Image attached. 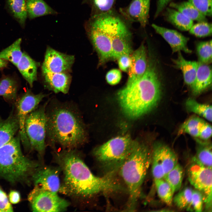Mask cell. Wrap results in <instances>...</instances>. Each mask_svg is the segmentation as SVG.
Listing matches in <instances>:
<instances>
[{"instance_id": "6da1fadb", "label": "cell", "mask_w": 212, "mask_h": 212, "mask_svg": "<svg viewBox=\"0 0 212 212\" xmlns=\"http://www.w3.org/2000/svg\"><path fill=\"white\" fill-rule=\"evenodd\" d=\"M55 156L63 174L60 193L83 200L100 193L116 191L121 189L111 174L102 177L93 174L74 150L62 151L57 153Z\"/></svg>"}, {"instance_id": "7a4b0ae2", "label": "cell", "mask_w": 212, "mask_h": 212, "mask_svg": "<svg viewBox=\"0 0 212 212\" xmlns=\"http://www.w3.org/2000/svg\"><path fill=\"white\" fill-rule=\"evenodd\" d=\"M161 94V82L156 67L153 61H150L143 76L135 82L120 90L117 97L125 115L135 118L154 108Z\"/></svg>"}, {"instance_id": "3957f363", "label": "cell", "mask_w": 212, "mask_h": 212, "mask_svg": "<svg viewBox=\"0 0 212 212\" xmlns=\"http://www.w3.org/2000/svg\"><path fill=\"white\" fill-rule=\"evenodd\" d=\"M46 136L52 145L73 149L85 143L87 132L80 114L67 105L56 104L46 110Z\"/></svg>"}, {"instance_id": "277c9868", "label": "cell", "mask_w": 212, "mask_h": 212, "mask_svg": "<svg viewBox=\"0 0 212 212\" xmlns=\"http://www.w3.org/2000/svg\"><path fill=\"white\" fill-rule=\"evenodd\" d=\"M19 134L0 148V177L12 183L26 181L40 165L24 155Z\"/></svg>"}, {"instance_id": "5b68a950", "label": "cell", "mask_w": 212, "mask_h": 212, "mask_svg": "<svg viewBox=\"0 0 212 212\" xmlns=\"http://www.w3.org/2000/svg\"><path fill=\"white\" fill-rule=\"evenodd\" d=\"M152 155L145 145L138 143L119 169L129 194L130 209L134 207L152 161Z\"/></svg>"}, {"instance_id": "8992f818", "label": "cell", "mask_w": 212, "mask_h": 212, "mask_svg": "<svg viewBox=\"0 0 212 212\" xmlns=\"http://www.w3.org/2000/svg\"><path fill=\"white\" fill-rule=\"evenodd\" d=\"M138 143L127 135L118 136L95 148L93 154L103 168L112 173L119 169Z\"/></svg>"}, {"instance_id": "52a82bcc", "label": "cell", "mask_w": 212, "mask_h": 212, "mask_svg": "<svg viewBox=\"0 0 212 212\" xmlns=\"http://www.w3.org/2000/svg\"><path fill=\"white\" fill-rule=\"evenodd\" d=\"M48 102L35 109L27 116L25 123V132L30 148L42 157L46 148V110Z\"/></svg>"}, {"instance_id": "ba28073f", "label": "cell", "mask_w": 212, "mask_h": 212, "mask_svg": "<svg viewBox=\"0 0 212 212\" xmlns=\"http://www.w3.org/2000/svg\"><path fill=\"white\" fill-rule=\"evenodd\" d=\"M57 193L35 186L28 197L32 211L58 212L66 210L69 203Z\"/></svg>"}, {"instance_id": "9c48e42d", "label": "cell", "mask_w": 212, "mask_h": 212, "mask_svg": "<svg viewBox=\"0 0 212 212\" xmlns=\"http://www.w3.org/2000/svg\"><path fill=\"white\" fill-rule=\"evenodd\" d=\"M87 31L101 61L104 62L112 58L111 36L105 30L99 15L92 16L87 25Z\"/></svg>"}, {"instance_id": "30bf717a", "label": "cell", "mask_w": 212, "mask_h": 212, "mask_svg": "<svg viewBox=\"0 0 212 212\" xmlns=\"http://www.w3.org/2000/svg\"><path fill=\"white\" fill-rule=\"evenodd\" d=\"M188 177L191 184L203 194L206 208H211L212 168L193 162L189 168Z\"/></svg>"}, {"instance_id": "8fae6325", "label": "cell", "mask_w": 212, "mask_h": 212, "mask_svg": "<svg viewBox=\"0 0 212 212\" xmlns=\"http://www.w3.org/2000/svg\"><path fill=\"white\" fill-rule=\"evenodd\" d=\"M46 96L42 93L34 94L28 91L17 102L16 115L19 125V134L21 142L26 149L30 148V146L25 131L26 118L29 113L36 108Z\"/></svg>"}, {"instance_id": "7c38bea8", "label": "cell", "mask_w": 212, "mask_h": 212, "mask_svg": "<svg viewBox=\"0 0 212 212\" xmlns=\"http://www.w3.org/2000/svg\"><path fill=\"white\" fill-rule=\"evenodd\" d=\"M60 171L59 168L39 166L32 176L35 186L55 193L59 192L61 184Z\"/></svg>"}, {"instance_id": "4fadbf2b", "label": "cell", "mask_w": 212, "mask_h": 212, "mask_svg": "<svg viewBox=\"0 0 212 212\" xmlns=\"http://www.w3.org/2000/svg\"><path fill=\"white\" fill-rule=\"evenodd\" d=\"M150 0H132L127 7L120 8V14L129 23H138L145 27L148 22Z\"/></svg>"}, {"instance_id": "5bb4252c", "label": "cell", "mask_w": 212, "mask_h": 212, "mask_svg": "<svg viewBox=\"0 0 212 212\" xmlns=\"http://www.w3.org/2000/svg\"><path fill=\"white\" fill-rule=\"evenodd\" d=\"M74 61L73 56L62 53L48 47L42 67L53 72H68Z\"/></svg>"}, {"instance_id": "9a60e30c", "label": "cell", "mask_w": 212, "mask_h": 212, "mask_svg": "<svg viewBox=\"0 0 212 212\" xmlns=\"http://www.w3.org/2000/svg\"><path fill=\"white\" fill-rule=\"evenodd\" d=\"M155 31L161 35L170 45L173 53L183 51L190 53L192 51L187 46L189 38L178 31L153 24Z\"/></svg>"}, {"instance_id": "2e32d148", "label": "cell", "mask_w": 212, "mask_h": 212, "mask_svg": "<svg viewBox=\"0 0 212 212\" xmlns=\"http://www.w3.org/2000/svg\"><path fill=\"white\" fill-rule=\"evenodd\" d=\"M128 24L124 25L116 34L110 35L111 38L112 58L118 59L121 56L129 54L132 52L130 45L131 34Z\"/></svg>"}, {"instance_id": "e0dca14e", "label": "cell", "mask_w": 212, "mask_h": 212, "mask_svg": "<svg viewBox=\"0 0 212 212\" xmlns=\"http://www.w3.org/2000/svg\"><path fill=\"white\" fill-rule=\"evenodd\" d=\"M147 64L146 49L144 45L142 44L131 57L128 78L126 86L130 85L139 80L145 73Z\"/></svg>"}, {"instance_id": "ac0fdd59", "label": "cell", "mask_w": 212, "mask_h": 212, "mask_svg": "<svg viewBox=\"0 0 212 212\" xmlns=\"http://www.w3.org/2000/svg\"><path fill=\"white\" fill-rule=\"evenodd\" d=\"M42 69L45 83L48 89L55 93L68 92L71 78L68 72H53L42 67Z\"/></svg>"}, {"instance_id": "d6986e66", "label": "cell", "mask_w": 212, "mask_h": 212, "mask_svg": "<svg viewBox=\"0 0 212 212\" xmlns=\"http://www.w3.org/2000/svg\"><path fill=\"white\" fill-rule=\"evenodd\" d=\"M198 65L194 82L191 87L193 94L198 95L211 85L212 70L208 64L198 62Z\"/></svg>"}, {"instance_id": "ffe728a7", "label": "cell", "mask_w": 212, "mask_h": 212, "mask_svg": "<svg viewBox=\"0 0 212 212\" xmlns=\"http://www.w3.org/2000/svg\"><path fill=\"white\" fill-rule=\"evenodd\" d=\"M19 130L16 113L12 112L5 119L0 118V148L11 139Z\"/></svg>"}, {"instance_id": "44dd1931", "label": "cell", "mask_w": 212, "mask_h": 212, "mask_svg": "<svg viewBox=\"0 0 212 212\" xmlns=\"http://www.w3.org/2000/svg\"><path fill=\"white\" fill-rule=\"evenodd\" d=\"M181 52H178L177 58L173 59V61L175 66L181 70L185 83L191 87L195 78L198 62L186 60Z\"/></svg>"}, {"instance_id": "7402d4cb", "label": "cell", "mask_w": 212, "mask_h": 212, "mask_svg": "<svg viewBox=\"0 0 212 212\" xmlns=\"http://www.w3.org/2000/svg\"><path fill=\"white\" fill-rule=\"evenodd\" d=\"M38 64L25 52L16 66L24 78L32 87L34 82L37 80Z\"/></svg>"}, {"instance_id": "603a6c76", "label": "cell", "mask_w": 212, "mask_h": 212, "mask_svg": "<svg viewBox=\"0 0 212 212\" xmlns=\"http://www.w3.org/2000/svg\"><path fill=\"white\" fill-rule=\"evenodd\" d=\"M157 153L165 174L178 163V158L175 152L168 146L162 144H157L154 148Z\"/></svg>"}, {"instance_id": "cb8c5ba5", "label": "cell", "mask_w": 212, "mask_h": 212, "mask_svg": "<svg viewBox=\"0 0 212 212\" xmlns=\"http://www.w3.org/2000/svg\"><path fill=\"white\" fill-rule=\"evenodd\" d=\"M197 143L196 153L193 158V162L201 165L212 168V145L208 140L196 138Z\"/></svg>"}, {"instance_id": "d4e9b609", "label": "cell", "mask_w": 212, "mask_h": 212, "mask_svg": "<svg viewBox=\"0 0 212 212\" xmlns=\"http://www.w3.org/2000/svg\"><path fill=\"white\" fill-rule=\"evenodd\" d=\"M27 15L31 19L57 14L43 0H26Z\"/></svg>"}, {"instance_id": "484cf974", "label": "cell", "mask_w": 212, "mask_h": 212, "mask_svg": "<svg viewBox=\"0 0 212 212\" xmlns=\"http://www.w3.org/2000/svg\"><path fill=\"white\" fill-rule=\"evenodd\" d=\"M167 20L178 29L189 30L193 25V21L175 9L167 8L165 13Z\"/></svg>"}, {"instance_id": "4316f807", "label": "cell", "mask_w": 212, "mask_h": 212, "mask_svg": "<svg viewBox=\"0 0 212 212\" xmlns=\"http://www.w3.org/2000/svg\"><path fill=\"white\" fill-rule=\"evenodd\" d=\"M169 6L180 11L188 18L199 22L206 21V16L188 1L171 2Z\"/></svg>"}, {"instance_id": "83f0119b", "label": "cell", "mask_w": 212, "mask_h": 212, "mask_svg": "<svg viewBox=\"0 0 212 212\" xmlns=\"http://www.w3.org/2000/svg\"><path fill=\"white\" fill-rule=\"evenodd\" d=\"M205 122L199 116L192 115L181 125L178 134L179 135L186 133L196 138H198L200 129Z\"/></svg>"}, {"instance_id": "f1b7e54d", "label": "cell", "mask_w": 212, "mask_h": 212, "mask_svg": "<svg viewBox=\"0 0 212 212\" xmlns=\"http://www.w3.org/2000/svg\"><path fill=\"white\" fill-rule=\"evenodd\" d=\"M186 106L189 112H193L209 122L212 121V106L200 103L193 99L188 98L186 101Z\"/></svg>"}, {"instance_id": "f546056e", "label": "cell", "mask_w": 212, "mask_h": 212, "mask_svg": "<svg viewBox=\"0 0 212 212\" xmlns=\"http://www.w3.org/2000/svg\"><path fill=\"white\" fill-rule=\"evenodd\" d=\"M21 39H18L0 52V59L10 61L16 66L23 54L21 48Z\"/></svg>"}, {"instance_id": "4dcf8cb0", "label": "cell", "mask_w": 212, "mask_h": 212, "mask_svg": "<svg viewBox=\"0 0 212 212\" xmlns=\"http://www.w3.org/2000/svg\"><path fill=\"white\" fill-rule=\"evenodd\" d=\"M183 177V170L179 163L165 175L163 179L169 185L173 193L181 188Z\"/></svg>"}, {"instance_id": "1f68e13d", "label": "cell", "mask_w": 212, "mask_h": 212, "mask_svg": "<svg viewBox=\"0 0 212 212\" xmlns=\"http://www.w3.org/2000/svg\"><path fill=\"white\" fill-rule=\"evenodd\" d=\"M17 85L16 82L12 79L6 77L0 81V96L5 99L14 101L17 97Z\"/></svg>"}, {"instance_id": "d6a6232c", "label": "cell", "mask_w": 212, "mask_h": 212, "mask_svg": "<svg viewBox=\"0 0 212 212\" xmlns=\"http://www.w3.org/2000/svg\"><path fill=\"white\" fill-rule=\"evenodd\" d=\"M10 9L19 24L24 26L27 16L26 0H7Z\"/></svg>"}, {"instance_id": "836d02e7", "label": "cell", "mask_w": 212, "mask_h": 212, "mask_svg": "<svg viewBox=\"0 0 212 212\" xmlns=\"http://www.w3.org/2000/svg\"><path fill=\"white\" fill-rule=\"evenodd\" d=\"M154 180L158 196L167 205H171L174 193L170 186L163 179Z\"/></svg>"}, {"instance_id": "e575fe53", "label": "cell", "mask_w": 212, "mask_h": 212, "mask_svg": "<svg viewBox=\"0 0 212 212\" xmlns=\"http://www.w3.org/2000/svg\"><path fill=\"white\" fill-rule=\"evenodd\" d=\"M196 48L198 62L206 64L211 62V40L198 42L196 44Z\"/></svg>"}, {"instance_id": "d590c367", "label": "cell", "mask_w": 212, "mask_h": 212, "mask_svg": "<svg viewBox=\"0 0 212 212\" xmlns=\"http://www.w3.org/2000/svg\"><path fill=\"white\" fill-rule=\"evenodd\" d=\"M193 190L189 187H186L177 194L173 201L176 206L180 209L189 210L191 202Z\"/></svg>"}, {"instance_id": "8d00e7d4", "label": "cell", "mask_w": 212, "mask_h": 212, "mask_svg": "<svg viewBox=\"0 0 212 212\" xmlns=\"http://www.w3.org/2000/svg\"><path fill=\"white\" fill-rule=\"evenodd\" d=\"M95 15L103 14L113 11L117 0H89Z\"/></svg>"}, {"instance_id": "74e56055", "label": "cell", "mask_w": 212, "mask_h": 212, "mask_svg": "<svg viewBox=\"0 0 212 212\" xmlns=\"http://www.w3.org/2000/svg\"><path fill=\"white\" fill-rule=\"evenodd\" d=\"M189 31L191 34L198 37L209 36L212 34V24L206 21L199 22L193 25Z\"/></svg>"}, {"instance_id": "f35d334b", "label": "cell", "mask_w": 212, "mask_h": 212, "mask_svg": "<svg viewBox=\"0 0 212 212\" xmlns=\"http://www.w3.org/2000/svg\"><path fill=\"white\" fill-rule=\"evenodd\" d=\"M152 158V172L154 180L163 179L165 174L159 156L154 150Z\"/></svg>"}, {"instance_id": "ab89813d", "label": "cell", "mask_w": 212, "mask_h": 212, "mask_svg": "<svg viewBox=\"0 0 212 212\" xmlns=\"http://www.w3.org/2000/svg\"><path fill=\"white\" fill-rule=\"evenodd\" d=\"M205 16H211L212 15V0H188Z\"/></svg>"}, {"instance_id": "60d3db41", "label": "cell", "mask_w": 212, "mask_h": 212, "mask_svg": "<svg viewBox=\"0 0 212 212\" xmlns=\"http://www.w3.org/2000/svg\"><path fill=\"white\" fill-rule=\"evenodd\" d=\"M204 202V197L202 193L196 190H193L191 205L189 210H194L196 212L202 211Z\"/></svg>"}, {"instance_id": "b9f144b4", "label": "cell", "mask_w": 212, "mask_h": 212, "mask_svg": "<svg viewBox=\"0 0 212 212\" xmlns=\"http://www.w3.org/2000/svg\"><path fill=\"white\" fill-rule=\"evenodd\" d=\"M122 77L121 72L117 69H113L107 73L106 78L107 82L112 85L117 84L120 82Z\"/></svg>"}, {"instance_id": "7bdbcfd3", "label": "cell", "mask_w": 212, "mask_h": 212, "mask_svg": "<svg viewBox=\"0 0 212 212\" xmlns=\"http://www.w3.org/2000/svg\"><path fill=\"white\" fill-rule=\"evenodd\" d=\"M212 132L211 126L206 122L200 129L198 138L202 140H208L211 136Z\"/></svg>"}, {"instance_id": "ee69618b", "label": "cell", "mask_w": 212, "mask_h": 212, "mask_svg": "<svg viewBox=\"0 0 212 212\" xmlns=\"http://www.w3.org/2000/svg\"><path fill=\"white\" fill-rule=\"evenodd\" d=\"M118 59V65L120 69L124 72L128 71L131 63V57L130 55H122Z\"/></svg>"}, {"instance_id": "f6af8a7d", "label": "cell", "mask_w": 212, "mask_h": 212, "mask_svg": "<svg viewBox=\"0 0 212 212\" xmlns=\"http://www.w3.org/2000/svg\"><path fill=\"white\" fill-rule=\"evenodd\" d=\"M0 210L1 212H12L13 209L7 197L0 200Z\"/></svg>"}, {"instance_id": "bcb514c9", "label": "cell", "mask_w": 212, "mask_h": 212, "mask_svg": "<svg viewBox=\"0 0 212 212\" xmlns=\"http://www.w3.org/2000/svg\"><path fill=\"white\" fill-rule=\"evenodd\" d=\"M9 199L10 202L13 204L19 203L21 200L20 193L17 191H11L9 194Z\"/></svg>"}, {"instance_id": "7dc6e473", "label": "cell", "mask_w": 212, "mask_h": 212, "mask_svg": "<svg viewBox=\"0 0 212 212\" xmlns=\"http://www.w3.org/2000/svg\"><path fill=\"white\" fill-rule=\"evenodd\" d=\"M7 63L6 60L0 59V68L6 67Z\"/></svg>"}, {"instance_id": "c3c4849f", "label": "cell", "mask_w": 212, "mask_h": 212, "mask_svg": "<svg viewBox=\"0 0 212 212\" xmlns=\"http://www.w3.org/2000/svg\"><path fill=\"white\" fill-rule=\"evenodd\" d=\"M6 196V193L0 188V200L4 198Z\"/></svg>"}]
</instances>
